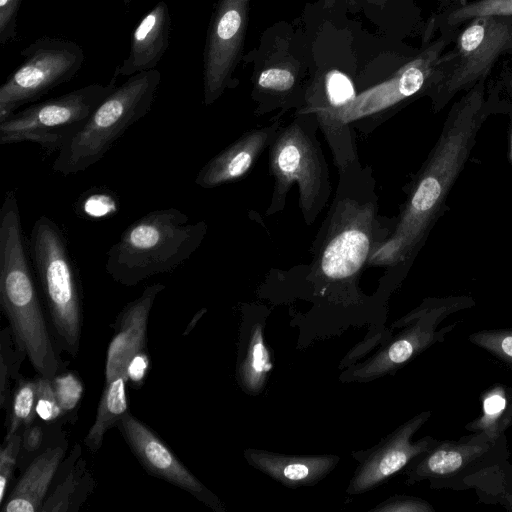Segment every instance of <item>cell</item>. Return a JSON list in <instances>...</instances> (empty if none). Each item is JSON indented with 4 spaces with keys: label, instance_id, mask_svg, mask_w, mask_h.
<instances>
[{
    "label": "cell",
    "instance_id": "obj_1",
    "mask_svg": "<svg viewBox=\"0 0 512 512\" xmlns=\"http://www.w3.org/2000/svg\"><path fill=\"white\" fill-rule=\"evenodd\" d=\"M338 171L335 196L312 246L309 277L321 287L355 283L396 224L380 216L369 165L356 160Z\"/></svg>",
    "mask_w": 512,
    "mask_h": 512
},
{
    "label": "cell",
    "instance_id": "obj_2",
    "mask_svg": "<svg viewBox=\"0 0 512 512\" xmlns=\"http://www.w3.org/2000/svg\"><path fill=\"white\" fill-rule=\"evenodd\" d=\"M483 119V93L477 85L453 107L393 232L372 253L368 266L391 267L412 254L464 166Z\"/></svg>",
    "mask_w": 512,
    "mask_h": 512
},
{
    "label": "cell",
    "instance_id": "obj_3",
    "mask_svg": "<svg viewBox=\"0 0 512 512\" xmlns=\"http://www.w3.org/2000/svg\"><path fill=\"white\" fill-rule=\"evenodd\" d=\"M0 304L16 344L43 377L53 378L59 360L29 265L18 198L5 193L0 209Z\"/></svg>",
    "mask_w": 512,
    "mask_h": 512
},
{
    "label": "cell",
    "instance_id": "obj_4",
    "mask_svg": "<svg viewBox=\"0 0 512 512\" xmlns=\"http://www.w3.org/2000/svg\"><path fill=\"white\" fill-rule=\"evenodd\" d=\"M207 231L204 220L190 221L177 208L150 211L132 222L111 245L105 271L126 287L172 272L197 251Z\"/></svg>",
    "mask_w": 512,
    "mask_h": 512
},
{
    "label": "cell",
    "instance_id": "obj_5",
    "mask_svg": "<svg viewBox=\"0 0 512 512\" xmlns=\"http://www.w3.org/2000/svg\"><path fill=\"white\" fill-rule=\"evenodd\" d=\"M443 47V41L436 42L389 79L357 93L342 108L307 112L315 114L338 170L359 159L354 130L362 134L373 132L391 110L419 93L436 72Z\"/></svg>",
    "mask_w": 512,
    "mask_h": 512
},
{
    "label": "cell",
    "instance_id": "obj_6",
    "mask_svg": "<svg viewBox=\"0 0 512 512\" xmlns=\"http://www.w3.org/2000/svg\"><path fill=\"white\" fill-rule=\"evenodd\" d=\"M315 114L303 113L281 126L268 147V167L273 190L266 215L281 212L293 184L299 192V208L306 225H312L331 196L329 168L317 130Z\"/></svg>",
    "mask_w": 512,
    "mask_h": 512
},
{
    "label": "cell",
    "instance_id": "obj_7",
    "mask_svg": "<svg viewBox=\"0 0 512 512\" xmlns=\"http://www.w3.org/2000/svg\"><path fill=\"white\" fill-rule=\"evenodd\" d=\"M160 83L161 73L151 69L117 86L57 152L54 172L73 175L98 163L133 124L150 112Z\"/></svg>",
    "mask_w": 512,
    "mask_h": 512
},
{
    "label": "cell",
    "instance_id": "obj_8",
    "mask_svg": "<svg viewBox=\"0 0 512 512\" xmlns=\"http://www.w3.org/2000/svg\"><path fill=\"white\" fill-rule=\"evenodd\" d=\"M63 231L42 215L33 224L29 250L60 345L76 357L83 322L80 282Z\"/></svg>",
    "mask_w": 512,
    "mask_h": 512
},
{
    "label": "cell",
    "instance_id": "obj_9",
    "mask_svg": "<svg viewBox=\"0 0 512 512\" xmlns=\"http://www.w3.org/2000/svg\"><path fill=\"white\" fill-rule=\"evenodd\" d=\"M474 305L469 297L426 299L419 307L399 319L393 326L403 328L390 337L372 356L353 364L343 371L342 383H369L384 376L394 375L418 355L438 342L454 329L456 323L438 330L440 323L450 314Z\"/></svg>",
    "mask_w": 512,
    "mask_h": 512
},
{
    "label": "cell",
    "instance_id": "obj_10",
    "mask_svg": "<svg viewBox=\"0 0 512 512\" xmlns=\"http://www.w3.org/2000/svg\"><path fill=\"white\" fill-rule=\"evenodd\" d=\"M116 87L113 80L92 83L15 111L0 121V144L30 142L58 152Z\"/></svg>",
    "mask_w": 512,
    "mask_h": 512
},
{
    "label": "cell",
    "instance_id": "obj_11",
    "mask_svg": "<svg viewBox=\"0 0 512 512\" xmlns=\"http://www.w3.org/2000/svg\"><path fill=\"white\" fill-rule=\"evenodd\" d=\"M507 456L505 436L480 431L459 440H438L402 471L405 484L428 481L432 489H467L473 480L502 464Z\"/></svg>",
    "mask_w": 512,
    "mask_h": 512
},
{
    "label": "cell",
    "instance_id": "obj_12",
    "mask_svg": "<svg viewBox=\"0 0 512 512\" xmlns=\"http://www.w3.org/2000/svg\"><path fill=\"white\" fill-rule=\"evenodd\" d=\"M23 61L0 87V121L21 106L69 82L81 69L84 51L76 42L41 37L22 52Z\"/></svg>",
    "mask_w": 512,
    "mask_h": 512
},
{
    "label": "cell",
    "instance_id": "obj_13",
    "mask_svg": "<svg viewBox=\"0 0 512 512\" xmlns=\"http://www.w3.org/2000/svg\"><path fill=\"white\" fill-rule=\"evenodd\" d=\"M430 417L431 411L420 412L374 446L351 452L358 466L347 485L346 494L357 496L378 488L402 472L412 460L432 448L438 442L432 436L412 441L413 436Z\"/></svg>",
    "mask_w": 512,
    "mask_h": 512
},
{
    "label": "cell",
    "instance_id": "obj_14",
    "mask_svg": "<svg viewBox=\"0 0 512 512\" xmlns=\"http://www.w3.org/2000/svg\"><path fill=\"white\" fill-rule=\"evenodd\" d=\"M512 52L511 17H479L461 33L449 69L440 78L439 92L450 98L486 76L496 60Z\"/></svg>",
    "mask_w": 512,
    "mask_h": 512
},
{
    "label": "cell",
    "instance_id": "obj_15",
    "mask_svg": "<svg viewBox=\"0 0 512 512\" xmlns=\"http://www.w3.org/2000/svg\"><path fill=\"white\" fill-rule=\"evenodd\" d=\"M249 0H218L207 31L203 65V102L217 101L232 86L244 43Z\"/></svg>",
    "mask_w": 512,
    "mask_h": 512
},
{
    "label": "cell",
    "instance_id": "obj_16",
    "mask_svg": "<svg viewBox=\"0 0 512 512\" xmlns=\"http://www.w3.org/2000/svg\"><path fill=\"white\" fill-rule=\"evenodd\" d=\"M125 441L145 470L196 497L216 512H225L222 501L204 486L170 448L128 411L118 422Z\"/></svg>",
    "mask_w": 512,
    "mask_h": 512
},
{
    "label": "cell",
    "instance_id": "obj_17",
    "mask_svg": "<svg viewBox=\"0 0 512 512\" xmlns=\"http://www.w3.org/2000/svg\"><path fill=\"white\" fill-rule=\"evenodd\" d=\"M281 126L279 118L265 126L244 132L199 170L195 184L211 189L245 177L269 147Z\"/></svg>",
    "mask_w": 512,
    "mask_h": 512
},
{
    "label": "cell",
    "instance_id": "obj_18",
    "mask_svg": "<svg viewBox=\"0 0 512 512\" xmlns=\"http://www.w3.org/2000/svg\"><path fill=\"white\" fill-rule=\"evenodd\" d=\"M165 287L160 283L146 287L138 298L129 302L120 312L117 332L107 349L105 383L120 375L127 378L130 360L145 350L148 317L157 295Z\"/></svg>",
    "mask_w": 512,
    "mask_h": 512
},
{
    "label": "cell",
    "instance_id": "obj_19",
    "mask_svg": "<svg viewBox=\"0 0 512 512\" xmlns=\"http://www.w3.org/2000/svg\"><path fill=\"white\" fill-rule=\"evenodd\" d=\"M267 315L261 308H249L242 313L235 377L238 386L249 396L263 392L273 368L271 351L264 338Z\"/></svg>",
    "mask_w": 512,
    "mask_h": 512
},
{
    "label": "cell",
    "instance_id": "obj_20",
    "mask_svg": "<svg viewBox=\"0 0 512 512\" xmlns=\"http://www.w3.org/2000/svg\"><path fill=\"white\" fill-rule=\"evenodd\" d=\"M247 463L286 488L312 487L324 480L340 462V456L288 455L262 449L244 451Z\"/></svg>",
    "mask_w": 512,
    "mask_h": 512
},
{
    "label": "cell",
    "instance_id": "obj_21",
    "mask_svg": "<svg viewBox=\"0 0 512 512\" xmlns=\"http://www.w3.org/2000/svg\"><path fill=\"white\" fill-rule=\"evenodd\" d=\"M172 30L168 5L159 1L133 31L127 57L117 66L111 80L155 69L167 51Z\"/></svg>",
    "mask_w": 512,
    "mask_h": 512
},
{
    "label": "cell",
    "instance_id": "obj_22",
    "mask_svg": "<svg viewBox=\"0 0 512 512\" xmlns=\"http://www.w3.org/2000/svg\"><path fill=\"white\" fill-rule=\"evenodd\" d=\"M65 454L64 446L46 449L25 470L4 502L3 512H41L50 483Z\"/></svg>",
    "mask_w": 512,
    "mask_h": 512
},
{
    "label": "cell",
    "instance_id": "obj_23",
    "mask_svg": "<svg viewBox=\"0 0 512 512\" xmlns=\"http://www.w3.org/2000/svg\"><path fill=\"white\" fill-rule=\"evenodd\" d=\"M127 383V378L123 375L105 383L95 421L84 439L85 445L92 452L99 450L106 432L117 425L129 411L126 392Z\"/></svg>",
    "mask_w": 512,
    "mask_h": 512
},
{
    "label": "cell",
    "instance_id": "obj_24",
    "mask_svg": "<svg viewBox=\"0 0 512 512\" xmlns=\"http://www.w3.org/2000/svg\"><path fill=\"white\" fill-rule=\"evenodd\" d=\"M36 414V382L21 380L13 394L4 440L14 436L21 426L29 427Z\"/></svg>",
    "mask_w": 512,
    "mask_h": 512
},
{
    "label": "cell",
    "instance_id": "obj_25",
    "mask_svg": "<svg viewBox=\"0 0 512 512\" xmlns=\"http://www.w3.org/2000/svg\"><path fill=\"white\" fill-rule=\"evenodd\" d=\"M14 343L10 326L4 328L1 332L0 350V406L2 409L10 404V380L17 378L20 364L26 355L22 349L15 351Z\"/></svg>",
    "mask_w": 512,
    "mask_h": 512
},
{
    "label": "cell",
    "instance_id": "obj_26",
    "mask_svg": "<svg viewBox=\"0 0 512 512\" xmlns=\"http://www.w3.org/2000/svg\"><path fill=\"white\" fill-rule=\"evenodd\" d=\"M88 473L84 465L70 471L53 494L44 501L41 512L72 511L75 501L80 500L81 486H87Z\"/></svg>",
    "mask_w": 512,
    "mask_h": 512
},
{
    "label": "cell",
    "instance_id": "obj_27",
    "mask_svg": "<svg viewBox=\"0 0 512 512\" xmlns=\"http://www.w3.org/2000/svg\"><path fill=\"white\" fill-rule=\"evenodd\" d=\"M468 339L512 369V328L484 329L470 334Z\"/></svg>",
    "mask_w": 512,
    "mask_h": 512
},
{
    "label": "cell",
    "instance_id": "obj_28",
    "mask_svg": "<svg viewBox=\"0 0 512 512\" xmlns=\"http://www.w3.org/2000/svg\"><path fill=\"white\" fill-rule=\"evenodd\" d=\"M479 17H512V0H477L453 10L447 21L457 25Z\"/></svg>",
    "mask_w": 512,
    "mask_h": 512
},
{
    "label": "cell",
    "instance_id": "obj_29",
    "mask_svg": "<svg viewBox=\"0 0 512 512\" xmlns=\"http://www.w3.org/2000/svg\"><path fill=\"white\" fill-rule=\"evenodd\" d=\"M52 380V385L59 406L63 412L73 410L81 399L83 386L80 379L72 372L62 375H56Z\"/></svg>",
    "mask_w": 512,
    "mask_h": 512
},
{
    "label": "cell",
    "instance_id": "obj_30",
    "mask_svg": "<svg viewBox=\"0 0 512 512\" xmlns=\"http://www.w3.org/2000/svg\"><path fill=\"white\" fill-rule=\"evenodd\" d=\"M36 382V412L45 421H52L64 412L59 406L51 378L40 376Z\"/></svg>",
    "mask_w": 512,
    "mask_h": 512
},
{
    "label": "cell",
    "instance_id": "obj_31",
    "mask_svg": "<svg viewBox=\"0 0 512 512\" xmlns=\"http://www.w3.org/2000/svg\"><path fill=\"white\" fill-rule=\"evenodd\" d=\"M370 512H435V508L420 497L396 494L378 503Z\"/></svg>",
    "mask_w": 512,
    "mask_h": 512
},
{
    "label": "cell",
    "instance_id": "obj_32",
    "mask_svg": "<svg viewBox=\"0 0 512 512\" xmlns=\"http://www.w3.org/2000/svg\"><path fill=\"white\" fill-rule=\"evenodd\" d=\"M0 452V502L4 503L6 491L11 480L16 460L22 445V436L15 434L8 439Z\"/></svg>",
    "mask_w": 512,
    "mask_h": 512
},
{
    "label": "cell",
    "instance_id": "obj_33",
    "mask_svg": "<svg viewBox=\"0 0 512 512\" xmlns=\"http://www.w3.org/2000/svg\"><path fill=\"white\" fill-rule=\"evenodd\" d=\"M21 0H0V44L12 42L17 35V17Z\"/></svg>",
    "mask_w": 512,
    "mask_h": 512
},
{
    "label": "cell",
    "instance_id": "obj_34",
    "mask_svg": "<svg viewBox=\"0 0 512 512\" xmlns=\"http://www.w3.org/2000/svg\"><path fill=\"white\" fill-rule=\"evenodd\" d=\"M150 360L145 350L132 357L127 367V382L134 388L140 387L149 369Z\"/></svg>",
    "mask_w": 512,
    "mask_h": 512
},
{
    "label": "cell",
    "instance_id": "obj_35",
    "mask_svg": "<svg viewBox=\"0 0 512 512\" xmlns=\"http://www.w3.org/2000/svg\"><path fill=\"white\" fill-rule=\"evenodd\" d=\"M43 441V431L38 425H30L25 428L22 435V445L25 451L34 452L40 448Z\"/></svg>",
    "mask_w": 512,
    "mask_h": 512
},
{
    "label": "cell",
    "instance_id": "obj_36",
    "mask_svg": "<svg viewBox=\"0 0 512 512\" xmlns=\"http://www.w3.org/2000/svg\"><path fill=\"white\" fill-rule=\"evenodd\" d=\"M507 510L512 511V490L506 491L501 498L498 499Z\"/></svg>",
    "mask_w": 512,
    "mask_h": 512
},
{
    "label": "cell",
    "instance_id": "obj_37",
    "mask_svg": "<svg viewBox=\"0 0 512 512\" xmlns=\"http://www.w3.org/2000/svg\"><path fill=\"white\" fill-rule=\"evenodd\" d=\"M206 308H203L201 310H199L195 315L194 317L192 318V320L190 321V323L188 324V326L186 327V330L184 331L183 335H187L192 329L193 327L195 326V324L198 322V320L205 314L206 312Z\"/></svg>",
    "mask_w": 512,
    "mask_h": 512
},
{
    "label": "cell",
    "instance_id": "obj_38",
    "mask_svg": "<svg viewBox=\"0 0 512 512\" xmlns=\"http://www.w3.org/2000/svg\"><path fill=\"white\" fill-rule=\"evenodd\" d=\"M509 155H510V159L512 161V131H511V134H510V153H509Z\"/></svg>",
    "mask_w": 512,
    "mask_h": 512
},
{
    "label": "cell",
    "instance_id": "obj_39",
    "mask_svg": "<svg viewBox=\"0 0 512 512\" xmlns=\"http://www.w3.org/2000/svg\"><path fill=\"white\" fill-rule=\"evenodd\" d=\"M126 6H128L132 0H121Z\"/></svg>",
    "mask_w": 512,
    "mask_h": 512
},
{
    "label": "cell",
    "instance_id": "obj_40",
    "mask_svg": "<svg viewBox=\"0 0 512 512\" xmlns=\"http://www.w3.org/2000/svg\"><path fill=\"white\" fill-rule=\"evenodd\" d=\"M511 86H512V81H511Z\"/></svg>",
    "mask_w": 512,
    "mask_h": 512
}]
</instances>
